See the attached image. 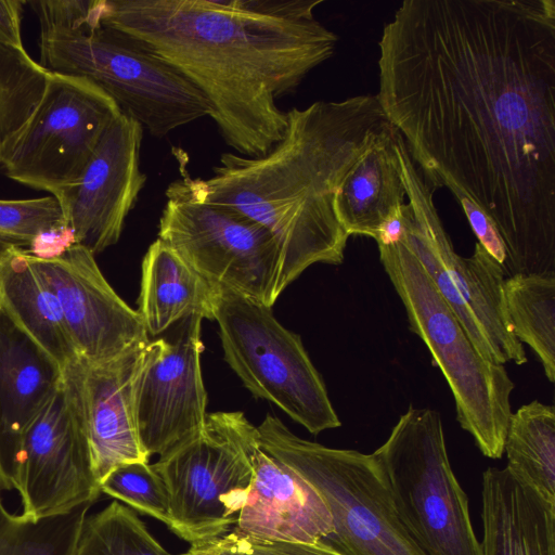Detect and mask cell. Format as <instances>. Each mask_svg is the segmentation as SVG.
<instances>
[{"label": "cell", "instance_id": "21", "mask_svg": "<svg viewBox=\"0 0 555 555\" xmlns=\"http://www.w3.org/2000/svg\"><path fill=\"white\" fill-rule=\"evenodd\" d=\"M404 196L397 130L388 122L338 189L335 211L349 236L375 240L399 215Z\"/></svg>", "mask_w": 555, "mask_h": 555}, {"label": "cell", "instance_id": "17", "mask_svg": "<svg viewBox=\"0 0 555 555\" xmlns=\"http://www.w3.org/2000/svg\"><path fill=\"white\" fill-rule=\"evenodd\" d=\"M145 346L101 363L77 358L62 371L99 486L121 464L149 462L135 413V380Z\"/></svg>", "mask_w": 555, "mask_h": 555}, {"label": "cell", "instance_id": "7", "mask_svg": "<svg viewBox=\"0 0 555 555\" xmlns=\"http://www.w3.org/2000/svg\"><path fill=\"white\" fill-rule=\"evenodd\" d=\"M39 50L43 68L93 81L121 114L155 138L209 116L207 100L183 75L129 36L102 24L70 35L39 37Z\"/></svg>", "mask_w": 555, "mask_h": 555}, {"label": "cell", "instance_id": "2", "mask_svg": "<svg viewBox=\"0 0 555 555\" xmlns=\"http://www.w3.org/2000/svg\"><path fill=\"white\" fill-rule=\"evenodd\" d=\"M323 0H101L100 23L171 65L207 100L223 141L243 156L283 137L278 101L335 52L314 14Z\"/></svg>", "mask_w": 555, "mask_h": 555}, {"label": "cell", "instance_id": "19", "mask_svg": "<svg viewBox=\"0 0 555 555\" xmlns=\"http://www.w3.org/2000/svg\"><path fill=\"white\" fill-rule=\"evenodd\" d=\"M60 365L0 307V490L21 436L62 383Z\"/></svg>", "mask_w": 555, "mask_h": 555}, {"label": "cell", "instance_id": "27", "mask_svg": "<svg viewBox=\"0 0 555 555\" xmlns=\"http://www.w3.org/2000/svg\"><path fill=\"white\" fill-rule=\"evenodd\" d=\"M74 555H173L138 515L118 501L87 515Z\"/></svg>", "mask_w": 555, "mask_h": 555}, {"label": "cell", "instance_id": "1", "mask_svg": "<svg viewBox=\"0 0 555 555\" xmlns=\"http://www.w3.org/2000/svg\"><path fill=\"white\" fill-rule=\"evenodd\" d=\"M376 98L423 177L494 224L508 276H555V0H404Z\"/></svg>", "mask_w": 555, "mask_h": 555}, {"label": "cell", "instance_id": "6", "mask_svg": "<svg viewBox=\"0 0 555 555\" xmlns=\"http://www.w3.org/2000/svg\"><path fill=\"white\" fill-rule=\"evenodd\" d=\"M256 429L261 448L324 499L333 520L328 544L345 555H426L398 517L373 453L302 439L271 414Z\"/></svg>", "mask_w": 555, "mask_h": 555}, {"label": "cell", "instance_id": "10", "mask_svg": "<svg viewBox=\"0 0 555 555\" xmlns=\"http://www.w3.org/2000/svg\"><path fill=\"white\" fill-rule=\"evenodd\" d=\"M214 321L225 362L255 397L313 435L341 425L300 336L285 328L271 307L220 287Z\"/></svg>", "mask_w": 555, "mask_h": 555}, {"label": "cell", "instance_id": "24", "mask_svg": "<svg viewBox=\"0 0 555 555\" xmlns=\"http://www.w3.org/2000/svg\"><path fill=\"white\" fill-rule=\"evenodd\" d=\"M506 468L555 505V408L538 400L512 413L504 441Z\"/></svg>", "mask_w": 555, "mask_h": 555}, {"label": "cell", "instance_id": "14", "mask_svg": "<svg viewBox=\"0 0 555 555\" xmlns=\"http://www.w3.org/2000/svg\"><path fill=\"white\" fill-rule=\"evenodd\" d=\"M203 318L192 315L170 335L150 340L135 380L139 437L149 456H163L199 434L207 421L201 369Z\"/></svg>", "mask_w": 555, "mask_h": 555}, {"label": "cell", "instance_id": "35", "mask_svg": "<svg viewBox=\"0 0 555 555\" xmlns=\"http://www.w3.org/2000/svg\"><path fill=\"white\" fill-rule=\"evenodd\" d=\"M20 519L21 515H12L7 511L0 495V548L14 530Z\"/></svg>", "mask_w": 555, "mask_h": 555}, {"label": "cell", "instance_id": "25", "mask_svg": "<svg viewBox=\"0 0 555 555\" xmlns=\"http://www.w3.org/2000/svg\"><path fill=\"white\" fill-rule=\"evenodd\" d=\"M504 301L516 338L539 358L555 382V276L514 274L504 281Z\"/></svg>", "mask_w": 555, "mask_h": 555}, {"label": "cell", "instance_id": "34", "mask_svg": "<svg viewBox=\"0 0 555 555\" xmlns=\"http://www.w3.org/2000/svg\"><path fill=\"white\" fill-rule=\"evenodd\" d=\"M26 1L0 0V43L24 49L21 23Z\"/></svg>", "mask_w": 555, "mask_h": 555}, {"label": "cell", "instance_id": "5", "mask_svg": "<svg viewBox=\"0 0 555 555\" xmlns=\"http://www.w3.org/2000/svg\"><path fill=\"white\" fill-rule=\"evenodd\" d=\"M397 149L409 199L400 210L399 240L418 260L486 359L502 365L525 364L524 346L514 335L506 312L503 266L479 243L469 257L455 251L434 204L436 189L423 177L399 132Z\"/></svg>", "mask_w": 555, "mask_h": 555}, {"label": "cell", "instance_id": "30", "mask_svg": "<svg viewBox=\"0 0 555 555\" xmlns=\"http://www.w3.org/2000/svg\"><path fill=\"white\" fill-rule=\"evenodd\" d=\"M100 490L140 514L168 525L167 491L162 478L149 462H132L115 467L101 481Z\"/></svg>", "mask_w": 555, "mask_h": 555}, {"label": "cell", "instance_id": "18", "mask_svg": "<svg viewBox=\"0 0 555 555\" xmlns=\"http://www.w3.org/2000/svg\"><path fill=\"white\" fill-rule=\"evenodd\" d=\"M220 416L253 467L250 489L232 530L260 540L299 543L332 534V515L319 491L261 448L256 426L242 412H220Z\"/></svg>", "mask_w": 555, "mask_h": 555}, {"label": "cell", "instance_id": "16", "mask_svg": "<svg viewBox=\"0 0 555 555\" xmlns=\"http://www.w3.org/2000/svg\"><path fill=\"white\" fill-rule=\"evenodd\" d=\"M30 258L59 301L78 358L101 363L150 341L138 311L116 294L88 249L72 244Z\"/></svg>", "mask_w": 555, "mask_h": 555}, {"label": "cell", "instance_id": "20", "mask_svg": "<svg viewBox=\"0 0 555 555\" xmlns=\"http://www.w3.org/2000/svg\"><path fill=\"white\" fill-rule=\"evenodd\" d=\"M481 555H555V505L506 467L481 481Z\"/></svg>", "mask_w": 555, "mask_h": 555}, {"label": "cell", "instance_id": "29", "mask_svg": "<svg viewBox=\"0 0 555 555\" xmlns=\"http://www.w3.org/2000/svg\"><path fill=\"white\" fill-rule=\"evenodd\" d=\"M66 228L52 196L0 199V259L14 249L31 251L47 233Z\"/></svg>", "mask_w": 555, "mask_h": 555}, {"label": "cell", "instance_id": "22", "mask_svg": "<svg viewBox=\"0 0 555 555\" xmlns=\"http://www.w3.org/2000/svg\"><path fill=\"white\" fill-rule=\"evenodd\" d=\"M219 289L157 238L142 261L138 298L147 336L157 337L192 315L214 320Z\"/></svg>", "mask_w": 555, "mask_h": 555}, {"label": "cell", "instance_id": "26", "mask_svg": "<svg viewBox=\"0 0 555 555\" xmlns=\"http://www.w3.org/2000/svg\"><path fill=\"white\" fill-rule=\"evenodd\" d=\"M49 76L25 48L0 43V156L39 104Z\"/></svg>", "mask_w": 555, "mask_h": 555}, {"label": "cell", "instance_id": "28", "mask_svg": "<svg viewBox=\"0 0 555 555\" xmlns=\"http://www.w3.org/2000/svg\"><path fill=\"white\" fill-rule=\"evenodd\" d=\"M92 503L37 520L21 516L0 555H74L85 518Z\"/></svg>", "mask_w": 555, "mask_h": 555}, {"label": "cell", "instance_id": "31", "mask_svg": "<svg viewBox=\"0 0 555 555\" xmlns=\"http://www.w3.org/2000/svg\"><path fill=\"white\" fill-rule=\"evenodd\" d=\"M181 555H345L325 540L315 543L260 540L230 530L214 540L191 544Z\"/></svg>", "mask_w": 555, "mask_h": 555}, {"label": "cell", "instance_id": "33", "mask_svg": "<svg viewBox=\"0 0 555 555\" xmlns=\"http://www.w3.org/2000/svg\"><path fill=\"white\" fill-rule=\"evenodd\" d=\"M479 243L502 266L506 260L504 243L491 220L467 197L456 198Z\"/></svg>", "mask_w": 555, "mask_h": 555}, {"label": "cell", "instance_id": "4", "mask_svg": "<svg viewBox=\"0 0 555 555\" xmlns=\"http://www.w3.org/2000/svg\"><path fill=\"white\" fill-rule=\"evenodd\" d=\"M379 259L401 299L410 331L427 347L453 395L456 420L487 457L500 459L514 383L504 365L486 359L405 245L377 244Z\"/></svg>", "mask_w": 555, "mask_h": 555}, {"label": "cell", "instance_id": "9", "mask_svg": "<svg viewBox=\"0 0 555 555\" xmlns=\"http://www.w3.org/2000/svg\"><path fill=\"white\" fill-rule=\"evenodd\" d=\"M166 189L158 238L215 285L273 307L282 256L262 224L243 212L211 203L185 166Z\"/></svg>", "mask_w": 555, "mask_h": 555}, {"label": "cell", "instance_id": "8", "mask_svg": "<svg viewBox=\"0 0 555 555\" xmlns=\"http://www.w3.org/2000/svg\"><path fill=\"white\" fill-rule=\"evenodd\" d=\"M373 455L398 517L426 555H481L439 412L410 405Z\"/></svg>", "mask_w": 555, "mask_h": 555}, {"label": "cell", "instance_id": "15", "mask_svg": "<svg viewBox=\"0 0 555 555\" xmlns=\"http://www.w3.org/2000/svg\"><path fill=\"white\" fill-rule=\"evenodd\" d=\"M142 126L120 114L81 176L54 196L74 243L94 256L116 244L146 182L140 169Z\"/></svg>", "mask_w": 555, "mask_h": 555}, {"label": "cell", "instance_id": "32", "mask_svg": "<svg viewBox=\"0 0 555 555\" xmlns=\"http://www.w3.org/2000/svg\"><path fill=\"white\" fill-rule=\"evenodd\" d=\"M26 2L38 16L40 37L70 35L101 24V0H33Z\"/></svg>", "mask_w": 555, "mask_h": 555}, {"label": "cell", "instance_id": "23", "mask_svg": "<svg viewBox=\"0 0 555 555\" xmlns=\"http://www.w3.org/2000/svg\"><path fill=\"white\" fill-rule=\"evenodd\" d=\"M0 307L62 371L78 358L59 301L26 250L0 259Z\"/></svg>", "mask_w": 555, "mask_h": 555}, {"label": "cell", "instance_id": "12", "mask_svg": "<svg viewBox=\"0 0 555 555\" xmlns=\"http://www.w3.org/2000/svg\"><path fill=\"white\" fill-rule=\"evenodd\" d=\"M153 468L168 495L167 527L190 544L228 533L236 524L253 480V467L220 412L203 430L173 448Z\"/></svg>", "mask_w": 555, "mask_h": 555}, {"label": "cell", "instance_id": "3", "mask_svg": "<svg viewBox=\"0 0 555 555\" xmlns=\"http://www.w3.org/2000/svg\"><path fill=\"white\" fill-rule=\"evenodd\" d=\"M282 139L264 155H220L198 178L205 198L262 224L279 244L283 292L314 263L340 264L349 235L335 211L338 189L389 122L376 95L317 101L286 112Z\"/></svg>", "mask_w": 555, "mask_h": 555}, {"label": "cell", "instance_id": "11", "mask_svg": "<svg viewBox=\"0 0 555 555\" xmlns=\"http://www.w3.org/2000/svg\"><path fill=\"white\" fill-rule=\"evenodd\" d=\"M121 112L93 81L50 73L30 118L0 156L10 179L56 196L85 170Z\"/></svg>", "mask_w": 555, "mask_h": 555}, {"label": "cell", "instance_id": "13", "mask_svg": "<svg viewBox=\"0 0 555 555\" xmlns=\"http://www.w3.org/2000/svg\"><path fill=\"white\" fill-rule=\"evenodd\" d=\"M7 490L18 492L21 516L34 520L93 504L100 496L88 443L63 379L21 436Z\"/></svg>", "mask_w": 555, "mask_h": 555}]
</instances>
